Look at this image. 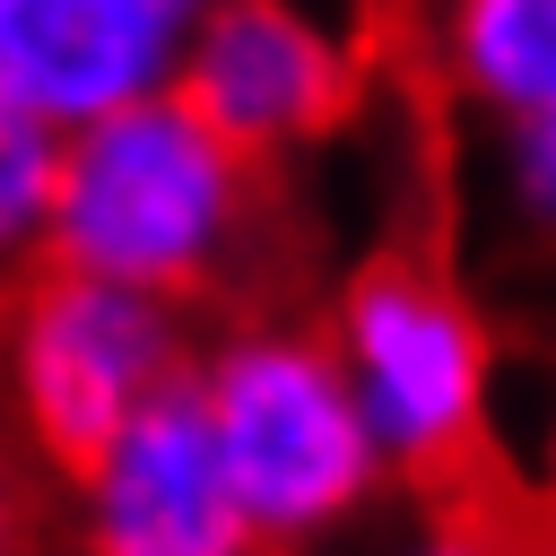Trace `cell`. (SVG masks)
<instances>
[{
    "instance_id": "12",
    "label": "cell",
    "mask_w": 556,
    "mask_h": 556,
    "mask_svg": "<svg viewBox=\"0 0 556 556\" xmlns=\"http://www.w3.org/2000/svg\"><path fill=\"white\" fill-rule=\"evenodd\" d=\"M0 556H35V478L9 426H0Z\"/></svg>"
},
{
    "instance_id": "13",
    "label": "cell",
    "mask_w": 556,
    "mask_h": 556,
    "mask_svg": "<svg viewBox=\"0 0 556 556\" xmlns=\"http://www.w3.org/2000/svg\"><path fill=\"white\" fill-rule=\"evenodd\" d=\"M547 478H556V426H547Z\"/></svg>"
},
{
    "instance_id": "11",
    "label": "cell",
    "mask_w": 556,
    "mask_h": 556,
    "mask_svg": "<svg viewBox=\"0 0 556 556\" xmlns=\"http://www.w3.org/2000/svg\"><path fill=\"white\" fill-rule=\"evenodd\" d=\"M504 174H513V208H521L530 226L556 235V113L513 122V139H504Z\"/></svg>"
},
{
    "instance_id": "2",
    "label": "cell",
    "mask_w": 556,
    "mask_h": 556,
    "mask_svg": "<svg viewBox=\"0 0 556 556\" xmlns=\"http://www.w3.org/2000/svg\"><path fill=\"white\" fill-rule=\"evenodd\" d=\"M191 400L261 556H295L348 530L391 478L321 321H295V313L226 321L191 365Z\"/></svg>"
},
{
    "instance_id": "6",
    "label": "cell",
    "mask_w": 556,
    "mask_h": 556,
    "mask_svg": "<svg viewBox=\"0 0 556 556\" xmlns=\"http://www.w3.org/2000/svg\"><path fill=\"white\" fill-rule=\"evenodd\" d=\"M70 539L78 556H261L191 382L139 408L70 478Z\"/></svg>"
},
{
    "instance_id": "4",
    "label": "cell",
    "mask_w": 556,
    "mask_h": 556,
    "mask_svg": "<svg viewBox=\"0 0 556 556\" xmlns=\"http://www.w3.org/2000/svg\"><path fill=\"white\" fill-rule=\"evenodd\" d=\"M200 365L191 313L35 261L0 287V426L26 460L78 478L139 408L182 391Z\"/></svg>"
},
{
    "instance_id": "3",
    "label": "cell",
    "mask_w": 556,
    "mask_h": 556,
    "mask_svg": "<svg viewBox=\"0 0 556 556\" xmlns=\"http://www.w3.org/2000/svg\"><path fill=\"white\" fill-rule=\"evenodd\" d=\"M365 434L382 452V469L417 478L426 495L478 486L486 443H495V339L478 321V304L452 287L443 261L426 252H374L348 269V287L330 295L321 321Z\"/></svg>"
},
{
    "instance_id": "7",
    "label": "cell",
    "mask_w": 556,
    "mask_h": 556,
    "mask_svg": "<svg viewBox=\"0 0 556 556\" xmlns=\"http://www.w3.org/2000/svg\"><path fill=\"white\" fill-rule=\"evenodd\" d=\"M217 0H0V87L52 130L174 96Z\"/></svg>"
},
{
    "instance_id": "8",
    "label": "cell",
    "mask_w": 556,
    "mask_h": 556,
    "mask_svg": "<svg viewBox=\"0 0 556 556\" xmlns=\"http://www.w3.org/2000/svg\"><path fill=\"white\" fill-rule=\"evenodd\" d=\"M434 52L443 78L504 130L556 113V0H443Z\"/></svg>"
},
{
    "instance_id": "1",
    "label": "cell",
    "mask_w": 556,
    "mask_h": 556,
    "mask_svg": "<svg viewBox=\"0 0 556 556\" xmlns=\"http://www.w3.org/2000/svg\"><path fill=\"white\" fill-rule=\"evenodd\" d=\"M261 200H269L261 165H243L182 96H148L61 130L43 261L191 313L252 261Z\"/></svg>"
},
{
    "instance_id": "5",
    "label": "cell",
    "mask_w": 556,
    "mask_h": 556,
    "mask_svg": "<svg viewBox=\"0 0 556 556\" xmlns=\"http://www.w3.org/2000/svg\"><path fill=\"white\" fill-rule=\"evenodd\" d=\"M174 96L243 156L287 165L339 139L365 104V43L304 0H217L182 52Z\"/></svg>"
},
{
    "instance_id": "9",
    "label": "cell",
    "mask_w": 556,
    "mask_h": 556,
    "mask_svg": "<svg viewBox=\"0 0 556 556\" xmlns=\"http://www.w3.org/2000/svg\"><path fill=\"white\" fill-rule=\"evenodd\" d=\"M52 174H61V130L0 87V287H17V278L43 261Z\"/></svg>"
},
{
    "instance_id": "10",
    "label": "cell",
    "mask_w": 556,
    "mask_h": 556,
    "mask_svg": "<svg viewBox=\"0 0 556 556\" xmlns=\"http://www.w3.org/2000/svg\"><path fill=\"white\" fill-rule=\"evenodd\" d=\"M408 556H556V513H539L504 478H478L434 495V521L408 539Z\"/></svg>"
}]
</instances>
